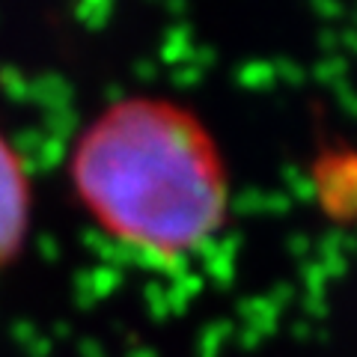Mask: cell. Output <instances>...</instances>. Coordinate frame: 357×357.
Segmentation results:
<instances>
[{
  "label": "cell",
  "instance_id": "7a4b0ae2",
  "mask_svg": "<svg viewBox=\"0 0 357 357\" xmlns=\"http://www.w3.org/2000/svg\"><path fill=\"white\" fill-rule=\"evenodd\" d=\"M33 223V173L18 143L0 128V271L27 248Z\"/></svg>",
  "mask_w": 357,
  "mask_h": 357
},
{
  "label": "cell",
  "instance_id": "6da1fadb",
  "mask_svg": "<svg viewBox=\"0 0 357 357\" xmlns=\"http://www.w3.org/2000/svg\"><path fill=\"white\" fill-rule=\"evenodd\" d=\"M66 176L107 241L164 268L208 248L232 208L218 137L197 110L161 93L119 96L89 116Z\"/></svg>",
  "mask_w": 357,
  "mask_h": 357
},
{
  "label": "cell",
  "instance_id": "3957f363",
  "mask_svg": "<svg viewBox=\"0 0 357 357\" xmlns=\"http://www.w3.org/2000/svg\"><path fill=\"white\" fill-rule=\"evenodd\" d=\"M312 188L331 220L357 223V152L333 146L312 164Z\"/></svg>",
  "mask_w": 357,
  "mask_h": 357
}]
</instances>
